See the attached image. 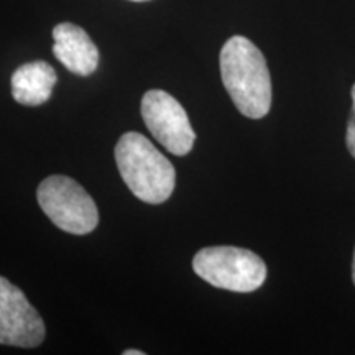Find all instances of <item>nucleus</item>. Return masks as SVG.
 <instances>
[{"label": "nucleus", "instance_id": "obj_1", "mask_svg": "<svg viewBox=\"0 0 355 355\" xmlns=\"http://www.w3.org/2000/svg\"><path fill=\"white\" fill-rule=\"evenodd\" d=\"M220 78L239 112L261 119L272 107V78L266 60L250 40L229 38L220 50Z\"/></svg>", "mask_w": 355, "mask_h": 355}, {"label": "nucleus", "instance_id": "obj_2", "mask_svg": "<svg viewBox=\"0 0 355 355\" xmlns=\"http://www.w3.org/2000/svg\"><path fill=\"white\" fill-rule=\"evenodd\" d=\"M115 162L123 183L140 201L162 204L176 183L175 166L152 141L137 132L123 133L115 146Z\"/></svg>", "mask_w": 355, "mask_h": 355}, {"label": "nucleus", "instance_id": "obj_3", "mask_svg": "<svg viewBox=\"0 0 355 355\" xmlns=\"http://www.w3.org/2000/svg\"><path fill=\"white\" fill-rule=\"evenodd\" d=\"M193 270L209 285L235 293L259 290L266 278V265L259 255L230 245L199 250L193 259Z\"/></svg>", "mask_w": 355, "mask_h": 355}, {"label": "nucleus", "instance_id": "obj_4", "mask_svg": "<svg viewBox=\"0 0 355 355\" xmlns=\"http://www.w3.org/2000/svg\"><path fill=\"white\" fill-rule=\"evenodd\" d=\"M38 204L58 229L84 235L99 224L94 199L73 178L53 175L43 180L37 191Z\"/></svg>", "mask_w": 355, "mask_h": 355}, {"label": "nucleus", "instance_id": "obj_5", "mask_svg": "<svg viewBox=\"0 0 355 355\" xmlns=\"http://www.w3.org/2000/svg\"><path fill=\"white\" fill-rule=\"evenodd\" d=\"M141 117L153 139L168 152L184 157L194 146L196 133L183 105L162 89H152L141 99Z\"/></svg>", "mask_w": 355, "mask_h": 355}, {"label": "nucleus", "instance_id": "obj_6", "mask_svg": "<svg viewBox=\"0 0 355 355\" xmlns=\"http://www.w3.org/2000/svg\"><path fill=\"white\" fill-rule=\"evenodd\" d=\"M44 336L43 319L24 291L0 277V344L30 349L42 344Z\"/></svg>", "mask_w": 355, "mask_h": 355}, {"label": "nucleus", "instance_id": "obj_7", "mask_svg": "<svg viewBox=\"0 0 355 355\" xmlns=\"http://www.w3.org/2000/svg\"><path fill=\"white\" fill-rule=\"evenodd\" d=\"M53 53L61 64L78 76H89L99 66V50L79 25L60 24L53 28Z\"/></svg>", "mask_w": 355, "mask_h": 355}, {"label": "nucleus", "instance_id": "obj_8", "mask_svg": "<svg viewBox=\"0 0 355 355\" xmlns=\"http://www.w3.org/2000/svg\"><path fill=\"white\" fill-rule=\"evenodd\" d=\"M56 81V71L46 61L25 63L12 74V96L21 105H42L51 97Z\"/></svg>", "mask_w": 355, "mask_h": 355}, {"label": "nucleus", "instance_id": "obj_9", "mask_svg": "<svg viewBox=\"0 0 355 355\" xmlns=\"http://www.w3.org/2000/svg\"><path fill=\"white\" fill-rule=\"evenodd\" d=\"M350 94H352V112H350L347 132H345V145H347L349 153L355 159V84L352 86Z\"/></svg>", "mask_w": 355, "mask_h": 355}, {"label": "nucleus", "instance_id": "obj_10", "mask_svg": "<svg viewBox=\"0 0 355 355\" xmlns=\"http://www.w3.org/2000/svg\"><path fill=\"white\" fill-rule=\"evenodd\" d=\"M145 352H141V350H125V352H123V355H144Z\"/></svg>", "mask_w": 355, "mask_h": 355}, {"label": "nucleus", "instance_id": "obj_11", "mask_svg": "<svg viewBox=\"0 0 355 355\" xmlns=\"http://www.w3.org/2000/svg\"><path fill=\"white\" fill-rule=\"evenodd\" d=\"M352 282L355 285V250H354V260H352Z\"/></svg>", "mask_w": 355, "mask_h": 355}, {"label": "nucleus", "instance_id": "obj_12", "mask_svg": "<svg viewBox=\"0 0 355 355\" xmlns=\"http://www.w3.org/2000/svg\"><path fill=\"white\" fill-rule=\"evenodd\" d=\"M132 2H146V0H132Z\"/></svg>", "mask_w": 355, "mask_h": 355}]
</instances>
